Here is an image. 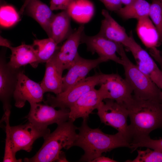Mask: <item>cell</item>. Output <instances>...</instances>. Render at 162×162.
<instances>
[{
  "label": "cell",
  "mask_w": 162,
  "mask_h": 162,
  "mask_svg": "<svg viewBox=\"0 0 162 162\" xmlns=\"http://www.w3.org/2000/svg\"><path fill=\"white\" fill-rule=\"evenodd\" d=\"M124 105L130 120L128 126L130 144L149 136L156 129H162V102L137 99L133 96L131 100Z\"/></svg>",
  "instance_id": "1"
},
{
  "label": "cell",
  "mask_w": 162,
  "mask_h": 162,
  "mask_svg": "<svg viewBox=\"0 0 162 162\" xmlns=\"http://www.w3.org/2000/svg\"><path fill=\"white\" fill-rule=\"evenodd\" d=\"M87 121L83 120L81 126L78 128L79 133L74 144V146L80 147L84 151L79 161L91 162L104 152L118 147L129 148L130 144L121 133H104L99 128H90Z\"/></svg>",
  "instance_id": "2"
},
{
  "label": "cell",
  "mask_w": 162,
  "mask_h": 162,
  "mask_svg": "<svg viewBox=\"0 0 162 162\" xmlns=\"http://www.w3.org/2000/svg\"><path fill=\"white\" fill-rule=\"evenodd\" d=\"M76 130L78 127L69 120L58 124L53 132L43 137L44 142L36 154L31 158H25L24 161H58L62 149H68L74 146L78 135Z\"/></svg>",
  "instance_id": "3"
},
{
  "label": "cell",
  "mask_w": 162,
  "mask_h": 162,
  "mask_svg": "<svg viewBox=\"0 0 162 162\" xmlns=\"http://www.w3.org/2000/svg\"><path fill=\"white\" fill-rule=\"evenodd\" d=\"M118 53L122 60L125 78L132 90L134 97L162 102L161 90L130 60L122 44H120Z\"/></svg>",
  "instance_id": "4"
},
{
  "label": "cell",
  "mask_w": 162,
  "mask_h": 162,
  "mask_svg": "<svg viewBox=\"0 0 162 162\" xmlns=\"http://www.w3.org/2000/svg\"><path fill=\"white\" fill-rule=\"evenodd\" d=\"M100 73L86 77L75 85L61 93L54 96L46 95L44 102L54 107L60 109H70L83 94L95 88L99 85Z\"/></svg>",
  "instance_id": "5"
},
{
  "label": "cell",
  "mask_w": 162,
  "mask_h": 162,
  "mask_svg": "<svg viewBox=\"0 0 162 162\" xmlns=\"http://www.w3.org/2000/svg\"><path fill=\"white\" fill-rule=\"evenodd\" d=\"M97 109L101 122L116 129L128 142L127 122L128 112L124 105L107 99L100 103Z\"/></svg>",
  "instance_id": "6"
},
{
  "label": "cell",
  "mask_w": 162,
  "mask_h": 162,
  "mask_svg": "<svg viewBox=\"0 0 162 162\" xmlns=\"http://www.w3.org/2000/svg\"><path fill=\"white\" fill-rule=\"evenodd\" d=\"M99 73V89L104 99H110L125 104L133 98L132 90L125 78L117 74Z\"/></svg>",
  "instance_id": "7"
},
{
  "label": "cell",
  "mask_w": 162,
  "mask_h": 162,
  "mask_svg": "<svg viewBox=\"0 0 162 162\" xmlns=\"http://www.w3.org/2000/svg\"><path fill=\"white\" fill-rule=\"evenodd\" d=\"M50 133L47 127L36 125L30 122L26 124L10 126V134L14 152L21 150L30 152L34 142Z\"/></svg>",
  "instance_id": "8"
},
{
  "label": "cell",
  "mask_w": 162,
  "mask_h": 162,
  "mask_svg": "<svg viewBox=\"0 0 162 162\" xmlns=\"http://www.w3.org/2000/svg\"><path fill=\"white\" fill-rule=\"evenodd\" d=\"M125 46L131 52L138 69L149 77L161 90L162 72L150 54L142 48L134 40L132 33Z\"/></svg>",
  "instance_id": "9"
},
{
  "label": "cell",
  "mask_w": 162,
  "mask_h": 162,
  "mask_svg": "<svg viewBox=\"0 0 162 162\" xmlns=\"http://www.w3.org/2000/svg\"><path fill=\"white\" fill-rule=\"evenodd\" d=\"M44 93L40 84L28 78L24 74L22 69L19 74L13 95L15 106L22 108L27 101L30 104L40 103L43 100Z\"/></svg>",
  "instance_id": "10"
},
{
  "label": "cell",
  "mask_w": 162,
  "mask_h": 162,
  "mask_svg": "<svg viewBox=\"0 0 162 162\" xmlns=\"http://www.w3.org/2000/svg\"><path fill=\"white\" fill-rule=\"evenodd\" d=\"M84 29V26L82 24L74 30L51 58L61 75L64 70L68 69L72 64L78 53L77 50Z\"/></svg>",
  "instance_id": "11"
},
{
  "label": "cell",
  "mask_w": 162,
  "mask_h": 162,
  "mask_svg": "<svg viewBox=\"0 0 162 162\" xmlns=\"http://www.w3.org/2000/svg\"><path fill=\"white\" fill-rule=\"evenodd\" d=\"M30 105V111L26 118L28 122L36 125L48 127L54 123L58 124L69 120V109L57 110L52 106L39 103Z\"/></svg>",
  "instance_id": "12"
},
{
  "label": "cell",
  "mask_w": 162,
  "mask_h": 162,
  "mask_svg": "<svg viewBox=\"0 0 162 162\" xmlns=\"http://www.w3.org/2000/svg\"><path fill=\"white\" fill-rule=\"evenodd\" d=\"M4 57L2 56L0 59V99L5 113L11 112V99L17 85L19 74L22 68L12 67Z\"/></svg>",
  "instance_id": "13"
},
{
  "label": "cell",
  "mask_w": 162,
  "mask_h": 162,
  "mask_svg": "<svg viewBox=\"0 0 162 162\" xmlns=\"http://www.w3.org/2000/svg\"><path fill=\"white\" fill-rule=\"evenodd\" d=\"M85 44L87 50L92 54L96 53L104 62L112 60L122 65V61L116 54L120 44L110 40L98 34L93 36L86 35L84 31L81 37L80 44Z\"/></svg>",
  "instance_id": "14"
},
{
  "label": "cell",
  "mask_w": 162,
  "mask_h": 162,
  "mask_svg": "<svg viewBox=\"0 0 162 162\" xmlns=\"http://www.w3.org/2000/svg\"><path fill=\"white\" fill-rule=\"evenodd\" d=\"M105 62L99 57L94 59L82 58L77 54L74 60L62 77V92L72 87L86 78L89 72L100 63Z\"/></svg>",
  "instance_id": "15"
},
{
  "label": "cell",
  "mask_w": 162,
  "mask_h": 162,
  "mask_svg": "<svg viewBox=\"0 0 162 162\" xmlns=\"http://www.w3.org/2000/svg\"><path fill=\"white\" fill-rule=\"evenodd\" d=\"M104 100L102 92L95 88L81 96L70 107L69 120L74 122L77 118L87 120L89 115L97 109Z\"/></svg>",
  "instance_id": "16"
},
{
  "label": "cell",
  "mask_w": 162,
  "mask_h": 162,
  "mask_svg": "<svg viewBox=\"0 0 162 162\" xmlns=\"http://www.w3.org/2000/svg\"><path fill=\"white\" fill-rule=\"evenodd\" d=\"M101 14L104 18L101 21L100 30L98 34L125 46L130 37L126 33L125 28L112 17L107 10L103 9Z\"/></svg>",
  "instance_id": "17"
},
{
  "label": "cell",
  "mask_w": 162,
  "mask_h": 162,
  "mask_svg": "<svg viewBox=\"0 0 162 162\" xmlns=\"http://www.w3.org/2000/svg\"><path fill=\"white\" fill-rule=\"evenodd\" d=\"M26 8L28 14L34 18L51 38V25L55 16L50 7L40 0H30Z\"/></svg>",
  "instance_id": "18"
},
{
  "label": "cell",
  "mask_w": 162,
  "mask_h": 162,
  "mask_svg": "<svg viewBox=\"0 0 162 162\" xmlns=\"http://www.w3.org/2000/svg\"><path fill=\"white\" fill-rule=\"evenodd\" d=\"M7 48L11 50V55L8 64L12 67L18 69L29 64L33 67L37 60V50L34 46L24 43L17 46L13 47L11 44Z\"/></svg>",
  "instance_id": "19"
},
{
  "label": "cell",
  "mask_w": 162,
  "mask_h": 162,
  "mask_svg": "<svg viewBox=\"0 0 162 162\" xmlns=\"http://www.w3.org/2000/svg\"><path fill=\"white\" fill-rule=\"evenodd\" d=\"M136 31L143 44L150 50L157 48L160 42L158 32L149 16L137 20Z\"/></svg>",
  "instance_id": "20"
},
{
  "label": "cell",
  "mask_w": 162,
  "mask_h": 162,
  "mask_svg": "<svg viewBox=\"0 0 162 162\" xmlns=\"http://www.w3.org/2000/svg\"><path fill=\"white\" fill-rule=\"evenodd\" d=\"M71 17L66 10L55 14L51 25V38L58 44L72 34Z\"/></svg>",
  "instance_id": "21"
},
{
  "label": "cell",
  "mask_w": 162,
  "mask_h": 162,
  "mask_svg": "<svg viewBox=\"0 0 162 162\" xmlns=\"http://www.w3.org/2000/svg\"><path fill=\"white\" fill-rule=\"evenodd\" d=\"M62 77L58 72L51 58L46 63L44 77L40 83L44 93L52 92L56 95L62 92Z\"/></svg>",
  "instance_id": "22"
},
{
  "label": "cell",
  "mask_w": 162,
  "mask_h": 162,
  "mask_svg": "<svg viewBox=\"0 0 162 162\" xmlns=\"http://www.w3.org/2000/svg\"><path fill=\"white\" fill-rule=\"evenodd\" d=\"M66 10L71 18L77 22L84 23L88 22L92 18L94 7L89 0H75Z\"/></svg>",
  "instance_id": "23"
},
{
  "label": "cell",
  "mask_w": 162,
  "mask_h": 162,
  "mask_svg": "<svg viewBox=\"0 0 162 162\" xmlns=\"http://www.w3.org/2000/svg\"><path fill=\"white\" fill-rule=\"evenodd\" d=\"M150 5L146 0H135L131 4L122 7L115 12L124 20H138L149 16Z\"/></svg>",
  "instance_id": "24"
},
{
  "label": "cell",
  "mask_w": 162,
  "mask_h": 162,
  "mask_svg": "<svg viewBox=\"0 0 162 162\" xmlns=\"http://www.w3.org/2000/svg\"><path fill=\"white\" fill-rule=\"evenodd\" d=\"M37 50V60L33 68H36L39 63H46L60 47L51 38L35 39L32 44Z\"/></svg>",
  "instance_id": "25"
},
{
  "label": "cell",
  "mask_w": 162,
  "mask_h": 162,
  "mask_svg": "<svg viewBox=\"0 0 162 162\" xmlns=\"http://www.w3.org/2000/svg\"><path fill=\"white\" fill-rule=\"evenodd\" d=\"M11 112L4 114L2 119L5 123L6 138L3 162H21V159H17L14 152L10 134V126L9 123V118Z\"/></svg>",
  "instance_id": "26"
},
{
  "label": "cell",
  "mask_w": 162,
  "mask_h": 162,
  "mask_svg": "<svg viewBox=\"0 0 162 162\" xmlns=\"http://www.w3.org/2000/svg\"><path fill=\"white\" fill-rule=\"evenodd\" d=\"M149 16L155 27L162 43V4L159 0H153L151 4Z\"/></svg>",
  "instance_id": "27"
},
{
  "label": "cell",
  "mask_w": 162,
  "mask_h": 162,
  "mask_svg": "<svg viewBox=\"0 0 162 162\" xmlns=\"http://www.w3.org/2000/svg\"><path fill=\"white\" fill-rule=\"evenodd\" d=\"M19 16L15 9L10 5L2 6L0 9V22L4 27L11 26L17 22Z\"/></svg>",
  "instance_id": "28"
},
{
  "label": "cell",
  "mask_w": 162,
  "mask_h": 162,
  "mask_svg": "<svg viewBox=\"0 0 162 162\" xmlns=\"http://www.w3.org/2000/svg\"><path fill=\"white\" fill-rule=\"evenodd\" d=\"M138 155L133 160H127L129 162H162V152L147 148L145 150H137Z\"/></svg>",
  "instance_id": "29"
},
{
  "label": "cell",
  "mask_w": 162,
  "mask_h": 162,
  "mask_svg": "<svg viewBox=\"0 0 162 162\" xmlns=\"http://www.w3.org/2000/svg\"><path fill=\"white\" fill-rule=\"evenodd\" d=\"M130 145L129 148L131 150L132 152L140 147H145L162 152V139L154 140L149 136L137 143L130 144Z\"/></svg>",
  "instance_id": "30"
},
{
  "label": "cell",
  "mask_w": 162,
  "mask_h": 162,
  "mask_svg": "<svg viewBox=\"0 0 162 162\" xmlns=\"http://www.w3.org/2000/svg\"><path fill=\"white\" fill-rule=\"evenodd\" d=\"M75 0H51L50 7L52 10H66L70 4Z\"/></svg>",
  "instance_id": "31"
},
{
  "label": "cell",
  "mask_w": 162,
  "mask_h": 162,
  "mask_svg": "<svg viewBox=\"0 0 162 162\" xmlns=\"http://www.w3.org/2000/svg\"><path fill=\"white\" fill-rule=\"evenodd\" d=\"M102 2L106 9L115 12L122 8V4L120 0H99Z\"/></svg>",
  "instance_id": "32"
},
{
  "label": "cell",
  "mask_w": 162,
  "mask_h": 162,
  "mask_svg": "<svg viewBox=\"0 0 162 162\" xmlns=\"http://www.w3.org/2000/svg\"><path fill=\"white\" fill-rule=\"evenodd\" d=\"M149 50L150 54L159 64L162 72V56L160 52L157 48Z\"/></svg>",
  "instance_id": "33"
},
{
  "label": "cell",
  "mask_w": 162,
  "mask_h": 162,
  "mask_svg": "<svg viewBox=\"0 0 162 162\" xmlns=\"http://www.w3.org/2000/svg\"><path fill=\"white\" fill-rule=\"evenodd\" d=\"M117 161L108 157L101 156L92 160L91 162H116Z\"/></svg>",
  "instance_id": "34"
},
{
  "label": "cell",
  "mask_w": 162,
  "mask_h": 162,
  "mask_svg": "<svg viewBox=\"0 0 162 162\" xmlns=\"http://www.w3.org/2000/svg\"><path fill=\"white\" fill-rule=\"evenodd\" d=\"M30 1V0H25L22 6L19 11V13L20 14H22V13L24 11V10L26 6L27 5V4H28V3Z\"/></svg>",
  "instance_id": "35"
},
{
  "label": "cell",
  "mask_w": 162,
  "mask_h": 162,
  "mask_svg": "<svg viewBox=\"0 0 162 162\" xmlns=\"http://www.w3.org/2000/svg\"><path fill=\"white\" fill-rule=\"evenodd\" d=\"M122 4L125 6L129 5L133 3L135 0H120Z\"/></svg>",
  "instance_id": "36"
},
{
  "label": "cell",
  "mask_w": 162,
  "mask_h": 162,
  "mask_svg": "<svg viewBox=\"0 0 162 162\" xmlns=\"http://www.w3.org/2000/svg\"><path fill=\"white\" fill-rule=\"evenodd\" d=\"M162 4V0H159Z\"/></svg>",
  "instance_id": "37"
},
{
  "label": "cell",
  "mask_w": 162,
  "mask_h": 162,
  "mask_svg": "<svg viewBox=\"0 0 162 162\" xmlns=\"http://www.w3.org/2000/svg\"><path fill=\"white\" fill-rule=\"evenodd\" d=\"M161 54L162 55V54Z\"/></svg>",
  "instance_id": "38"
}]
</instances>
